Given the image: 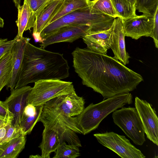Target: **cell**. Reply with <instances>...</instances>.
<instances>
[{"mask_svg":"<svg viewBox=\"0 0 158 158\" xmlns=\"http://www.w3.org/2000/svg\"><path fill=\"white\" fill-rule=\"evenodd\" d=\"M89 6L92 11L102 13L114 18L118 17L111 0L90 1Z\"/></svg>","mask_w":158,"mask_h":158,"instance_id":"cell-25","label":"cell"},{"mask_svg":"<svg viewBox=\"0 0 158 158\" xmlns=\"http://www.w3.org/2000/svg\"><path fill=\"white\" fill-rule=\"evenodd\" d=\"M75 90L71 82L61 80H40L35 82L32 87L27 98V104L43 105L54 98Z\"/></svg>","mask_w":158,"mask_h":158,"instance_id":"cell-6","label":"cell"},{"mask_svg":"<svg viewBox=\"0 0 158 158\" xmlns=\"http://www.w3.org/2000/svg\"><path fill=\"white\" fill-rule=\"evenodd\" d=\"M4 25V20L0 17V27H3Z\"/></svg>","mask_w":158,"mask_h":158,"instance_id":"cell-37","label":"cell"},{"mask_svg":"<svg viewBox=\"0 0 158 158\" xmlns=\"http://www.w3.org/2000/svg\"><path fill=\"white\" fill-rule=\"evenodd\" d=\"M125 36L137 40L142 36L150 37L153 29V17L143 15L123 19Z\"/></svg>","mask_w":158,"mask_h":158,"instance_id":"cell-11","label":"cell"},{"mask_svg":"<svg viewBox=\"0 0 158 158\" xmlns=\"http://www.w3.org/2000/svg\"><path fill=\"white\" fill-rule=\"evenodd\" d=\"M47 102L60 109L69 117L78 115L85 108L84 99L78 96L75 90L54 98Z\"/></svg>","mask_w":158,"mask_h":158,"instance_id":"cell-13","label":"cell"},{"mask_svg":"<svg viewBox=\"0 0 158 158\" xmlns=\"http://www.w3.org/2000/svg\"><path fill=\"white\" fill-rule=\"evenodd\" d=\"M21 1V0H13L15 6L17 8L20 5Z\"/></svg>","mask_w":158,"mask_h":158,"instance_id":"cell-34","label":"cell"},{"mask_svg":"<svg viewBox=\"0 0 158 158\" xmlns=\"http://www.w3.org/2000/svg\"><path fill=\"white\" fill-rule=\"evenodd\" d=\"M135 105L143 125L147 137L158 145V118L156 111L151 105L137 97Z\"/></svg>","mask_w":158,"mask_h":158,"instance_id":"cell-9","label":"cell"},{"mask_svg":"<svg viewBox=\"0 0 158 158\" xmlns=\"http://www.w3.org/2000/svg\"><path fill=\"white\" fill-rule=\"evenodd\" d=\"M118 17L126 19L136 15L135 7L127 0H111Z\"/></svg>","mask_w":158,"mask_h":158,"instance_id":"cell-24","label":"cell"},{"mask_svg":"<svg viewBox=\"0 0 158 158\" xmlns=\"http://www.w3.org/2000/svg\"><path fill=\"white\" fill-rule=\"evenodd\" d=\"M26 135H21L0 144V158H16L24 149Z\"/></svg>","mask_w":158,"mask_h":158,"instance_id":"cell-21","label":"cell"},{"mask_svg":"<svg viewBox=\"0 0 158 158\" xmlns=\"http://www.w3.org/2000/svg\"><path fill=\"white\" fill-rule=\"evenodd\" d=\"M29 41L26 44L15 89L40 80H61L69 77V67L62 54L36 47Z\"/></svg>","mask_w":158,"mask_h":158,"instance_id":"cell-2","label":"cell"},{"mask_svg":"<svg viewBox=\"0 0 158 158\" xmlns=\"http://www.w3.org/2000/svg\"><path fill=\"white\" fill-rule=\"evenodd\" d=\"M29 158H42L41 155H30Z\"/></svg>","mask_w":158,"mask_h":158,"instance_id":"cell-35","label":"cell"},{"mask_svg":"<svg viewBox=\"0 0 158 158\" xmlns=\"http://www.w3.org/2000/svg\"><path fill=\"white\" fill-rule=\"evenodd\" d=\"M17 37L16 42L11 49L12 58V71L10 79L6 85L12 90L15 88L19 79L24 52L28 41L30 39Z\"/></svg>","mask_w":158,"mask_h":158,"instance_id":"cell-17","label":"cell"},{"mask_svg":"<svg viewBox=\"0 0 158 158\" xmlns=\"http://www.w3.org/2000/svg\"><path fill=\"white\" fill-rule=\"evenodd\" d=\"M113 23L109 29L102 31L89 32L82 38L89 49L106 54L112 44Z\"/></svg>","mask_w":158,"mask_h":158,"instance_id":"cell-15","label":"cell"},{"mask_svg":"<svg viewBox=\"0 0 158 158\" xmlns=\"http://www.w3.org/2000/svg\"><path fill=\"white\" fill-rule=\"evenodd\" d=\"M44 127L42 141L39 147L41 150L42 158H50L51 154L55 152L61 142L58 133L55 129L47 127Z\"/></svg>","mask_w":158,"mask_h":158,"instance_id":"cell-19","label":"cell"},{"mask_svg":"<svg viewBox=\"0 0 158 158\" xmlns=\"http://www.w3.org/2000/svg\"><path fill=\"white\" fill-rule=\"evenodd\" d=\"M153 23L152 32L151 37L152 38L156 48H158V6L153 16Z\"/></svg>","mask_w":158,"mask_h":158,"instance_id":"cell-32","label":"cell"},{"mask_svg":"<svg viewBox=\"0 0 158 158\" xmlns=\"http://www.w3.org/2000/svg\"><path fill=\"white\" fill-rule=\"evenodd\" d=\"M22 134L23 135L20 127H15L12 123H9L7 124L6 135L3 143L18 137Z\"/></svg>","mask_w":158,"mask_h":158,"instance_id":"cell-29","label":"cell"},{"mask_svg":"<svg viewBox=\"0 0 158 158\" xmlns=\"http://www.w3.org/2000/svg\"><path fill=\"white\" fill-rule=\"evenodd\" d=\"M133 97L129 93L115 95L96 104L91 103L76 117L83 135L97 129L102 121L115 110L132 103Z\"/></svg>","mask_w":158,"mask_h":158,"instance_id":"cell-4","label":"cell"},{"mask_svg":"<svg viewBox=\"0 0 158 158\" xmlns=\"http://www.w3.org/2000/svg\"><path fill=\"white\" fill-rule=\"evenodd\" d=\"M90 1V0H64L61 6L49 23L73 11L89 6Z\"/></svg>","mask_w":158,"mask_h":158,"instance_id":"cell-22","label":"cell"},{"mask_svg":"<svg viewBox=\"0 0 158 158\" xmlns=\"http://www.w3.org/2000/svg\"><path fill=\"white\" fill-rule=\"evenodd\" d=\"M4 122H6L4 121L3 120L0 119V125L2 124V123H3Z\"/></svg>","mask_w":158,"mask_h":158,"instance_id":"cell-38","label":"cell"},{"mask_svg":"<svg viewBox=\"0 0 158 158\" xmlns=\"http://www.w3.org/2000/svg\"><path fill=\"white\" fill-rule=\"evenodd\" d=\"M13 114L10 111L4 102L0 101V119L8 123H12Z\"/></svg>","mask_w":158,"mask_h":158,"instance_id":"cell-31","label":"cell"},{"mask_svg":"<svg viewBox=\"0 0 158 158\" xmlns=\"http://www.w3.org/2000/svg\"><path fill=\"white\" fill-rule=\"evenodd\" d=\"M101 145L110 149L122 158H145L140 150L136 148L124 136L114 132L94 135Z\"/></svg>","mask_w":158,"mask_h":158,"instance_id":"cell-8","label":"cell"},{"mask_svg":"<svg viewBox=\"0 0 158 158\" xmlns=\"http://www.w3.org/2000/svg\"><path fill=\"white\" fill-rule=\"evenodd\" d=\"M79 146L67 144L65 142L60 143L55 152L53 158H75L80 156Z\"/></svg>","mask_w":158,"mask_h":158,"instance_id":"cell-26","label":"cell"},{"mask_svg":"<svg viewBox=\"0 0 158 158\" xmlns=\"http://www.w3.org/2000/svg\"><path fill=\"white\" fill-rule=\"evenodd\" d=\"M131 3L133 6L135 7L136 0H127Z\"/></svg>","mask_w":158,"mask_h":158,"instance_id":"cell-36","label":"cell"},{"mask_svg":"<svg viewBox=\"0 0 158 158\" xmlns=\"http://www.w3.org/2000/svg\"><path fill=\"white\" fill-rule=\"evenodd\" d=\"M39 121L44 127L55 129L58 133L61 143L65 142L70 144L81 147L77 134H82V132L76 117H69L60 109L46 102L43 106Z\"/></svg>","mask_w":158,"mask_h":158,"instance_id":"cell-5","label":"cell"},{"mask_svg":"<svg viewBox=\"0 0 158 158\" xmlns=\"http://www.w3.org/2000/svg\"><path fill=\"white\" fill-rule=\"evenodd\" d=\"M157 6L158 0H136V10L146 16L153 17Z\"/></svg>","mask_w":158,"mask_h":158,"instance_id":"cell-27","label":"cell"},{"mask_svg":"<svg viewBox=\"0 0 158 158\" xmlns=\"http://www.w3.org/2000/svg\"><path fill=\"white\" fill-rule=\"evenodd\" d=\"M125 37L123 19L117 17L113 23L112 44L110 48L114 54V57L125 65L129 64L130 57L126 50Z\"/></svg>","mask_w":158,"mask_h":158,"instance_id":"cell-14","label":"cell"},{"mask_svg":"<svg viewBox=\"0 0 158 158\" xmlns=\"http://www.w3.org/2000/svg\"><path fill=\"white\" fill-rule=\"evenodd\" d=\"M91 27L87 25H69L62 27L43 39L40 47L44 49L47 46L61 42L72 43L82 38L88 32L91 31Z\"/></svg>","mask_w":158,"mask_h":158,"instance_id":"cell-10","label":"cell"},{"mask_svg":"<svg viewBox=\"0 0 158 158\" xmlns=\"http://www.w3.org/2000/svg\"><path fill=\"white\" fill-rule=\"evenodd\" d=\"M112 117L115 124L135 144L140 146L143 144L146 141L144 130L135 108L123 107L113 111Z\"/></svg>","mask_w":158,"mask_h":158,"instance_id":"cell-7","label":"cell"},{"mask_svg":"<svg viewBox=\"0 0 158 158\" xmlns=\"http://www.w3.org/2000/svg\"><path fill=\"white\" fill-rule=\"evenodd\" d=\"M17 39V36L10 40L7 39H0V59L11 49Z\"/></svg>","mask_w":158,"mask_h":158,"instance_id":"cell-30","label":"cell"},{"mask_svg":"<svg viewBox=\"0 0 158 158\" xmlns=\"http://www.w3.org/2000/svg\"><path fill=\"white\" fill-rule=\"evenodd\" d=\"M51 0H28L30 8L37 16L48 4Z\"/></svg>","mask_w":158,"mask_h":158,"instance_id":"cell-28","label":"cell"},{"mask_svg":"<svg viewBox=\"0 0 158 158\" xmlns=\"http://www.w3.org/2000/svg\"><path fill=\"white\" fill-rule=\"evenodd\" d=\"M64 0H51L48 4L35 16L33 27V36L35 40L41 42L40 34L49 23L61 6Z\"/></svg>","mask_w":158,"mask_h":158,"instance_id":"cell-16","label":"cell"},{"mask_svg":"<svg viewBox=\"0 0 158 158\" xmlns=\"http://www.w3.org/2000/svg\"><path fill=\"white\" fill-rule=\"evenodd\" d=\"M32 87L26 85L14 89L9 97L4 102L10 111L13 114L12 124L19 127V123L22 114L27 105V98Z\"/></svg>","mask_w":158,"mask_h":158,"instance_id":"cell-12","label":"cell"},{"mask_svg":"<svg viewBox=\"0 0 158 158\" xmlns=\"http://www.w3.org/2000/svg\"><path fill=\"white\" fill-rule=\"evenodd\" d=\"M12 71V58L11 50L0 59V92L6 86Z\"/></svg>","mask_w":158,"mask_h":158,"instance_id":"cell-23","label":"cell"},{"mask_svg":"<svg viewBox=\"0 0 158 158\" xmlns=\"http://www.w3.org/2000/svg\"><path fill=\"white\" fill-rule=\"evenodd\" d=\"M72 54L73 66L82 84L100 94L104 100L129 93L143 81L140 74L106 54L77 47Z\"/></svg>","mask_w":158,"mask_h":158,"instance_id":"cell-1","label":"cell"},{"mask_svg":"<svg viewBox=\"0 0 158 158\" xmlns=\"http://www.w3.org/2000/svg\"><path fill=\"white\" fill-rule=\"evenodd\" d=\"M43 105L36 106L28 104L25 107L20 119L19 126L23 134H30L39 121Z\"/></svg>","mask_w":158,"mask_h":158,"instance_id":"cell-18","label":"cell"},{"mask_svg":"<svg viewBox=\"0 0 158 158\" xmlns=\"http://www.w3.org/2000/svg\"><path fill=\"white\" fill-rule=\"evenodd\" d=\"M8 123L4 122L0 125V144L3 143L5 139Z\"/></svg>","mask_w":158,"mask_h":158,"instance_id":"cell-33","label":"cell"},{"mask_svg":"<svg viewBox=\"0 0 158 158\" xmlns=\"http://www.w3.org/2000/svg\"><path fill=\"white\" fill-rule=\"evenodd\" d=\"M17 9L18 19L16 21L18 28L17 36L22 37L24 31L33 27L35 16L30 8L28 0H24L23 5L19 6Z\"/></svg>","mask_w":158,"mask_h":158,"instance_id":"cell-20","label":"cell"},{"mask_svg":"<svg viewBox=\"0 0 158 158\" xmlns=\"http://www.w3.org/2000/svg\"><path fill=\"white\" fill-rule=\"evenodd\" d=\"M115 19L93 11L89 6L73 11L49 23L42 31L40 37L42 42L43 39L60 28L69 25H87L91 28L90 32L106 30L111 27Z\"/></svg>","mask_w":158,"mask_h":158,"instance_id":"cell-3","label":"cell"}]
</instances>
